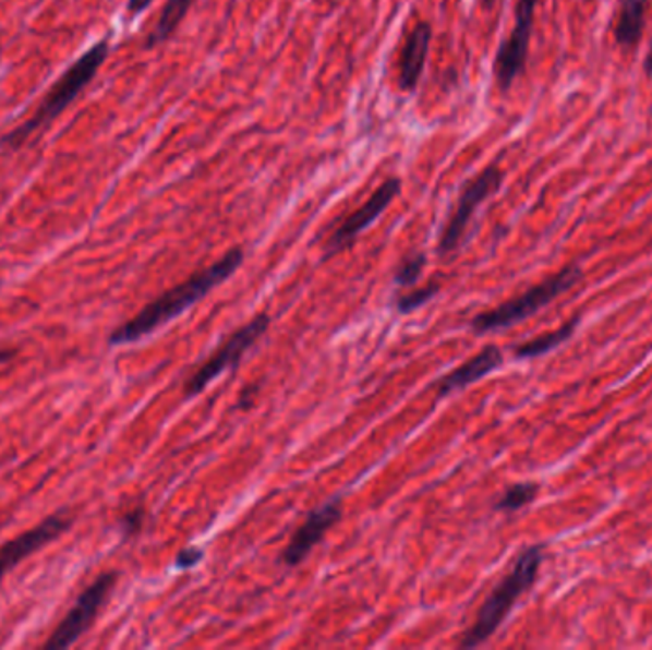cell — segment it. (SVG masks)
<instances>
[{"label":"cell","instance_id":"1","mask_svg":"<svg viewBox=\"0 0 652 650\" xmlns=\"http://www.w3.org/2000/svg\"><path fill=\"white\" fill-rule=\"evenodd\" d=\"M243 262L244 250L241 246L229 250L218 262L191 275L190 279L183 280L178 287L170 288L165 294L147 303L136 317L130 318L124 325L117 326L109 336V344L126 346L132 341L142 340L160 326L170 323L172 318L180 317L183 311L190 310L205 296L210 294L214 288L226 282L243 265Z\"/></svg>","mask_w":652,"mask_h":650},{"label":"cell","instance_id":"2","mask_svg":"<svg viewBox=\"0 0 652 650\" xmlns=\"http://www.w3.org/2000/svg\"><path fill=\"white\" fill-rule=\"evenodd\" d=\"M109 52H111L109 38H101L79 60L73 61L65 69V73L50 86V91L46 92L45 98L38 104L37 111L20 127H15L0 137V149L17 152L25 145H29L31 137L37 136L38 132L50 129V124L79 98V94L94 81V76L98 75L99 69L104 68V63L109 58Z\"/></svg>","mask_w":652,"mask_h":650},{"label":"cell","instance_id":"3","mask_svg":"<svg viewBox=\"0 0 652 650\" xmlns=\"http://www.w3.org/2000/svg\"><path fill=\"white\" fill-rule=\"evenodd\" d=\"M542 561H544V545H529L517 555L508 575L494 586L491 595L479 609L475 624L463 634L460 649H475L479 645L486 643L496 634V629L500 628L508 614L514 611L517 601L523 598L536 582Z\"/></svg>","mask_w":652,"mask_h":650},{"label":"cell","instance_id":"4","mask_svg":"<svg viewBox=\"0 0 652 650\" xmlns=\"http://www.w3.org/2000/svg\"><path fill=\"white\" fill-rule=\"evenodd\" d=\"M580 275H582L580 265L572 264L565 267L562 272L555 273L554 277L542 280L540 285L529 288L527 292L517 296L514 300L475 315L471 321V330L475 334L494 333V330H502V328L521 323L524 318L534 315L536 311L546 308L547 303L554 302L557 296L567 292L572 285H577Z\"/></svg>","mask_w":652,"mask_h":650},{"label":"cell","instance_id":"5","mask_svg":"<svg viewBox=\"0 0 652 650\" xmlns=\"http://www.w3.org/2000/svg\"><path fill=\"white\" fill-rule=\"evenodd\" d=\"M269 325H271V317L267 313H258L256 317L252 318L251 323H246L237 333L231 334L228 340L216 349V353L208 357L205 363L201 364L197 371L193 372L188 378L185 386H183L185 397L188 399L197 397L220 374L229 371V369H236L237 364L241 363L244 353L267 333Z\"/></svg>","mask_w":652,"mask_h":650},{"label":"cell","instance_id":"6","mask_svg":"<svg viewBox=\"0 0 652 650\" xmlns=\"http://www.w3.org/2000/svg\"><path fill=\"white\" fill-rule=\"evenodd\" d=\"M504 178H506V172L502 170L498 162H493L481 174L471 178L470 182H466L460 191V197L456 201L455 210L447 219V226L443 227L439 244H437L439 256L452 254L462 244L463 234L470 227L473 214L479 206L485 203L486 198L493 197L494 193L500 190Z\"/></svg>","mask_w":652,"mask_h":650},{"label":"cell","instance_id":"7","mask_svg":"<svg viewBox=\"0 0 652 650\" xmlns=\"http://www.w3.org/2000/svg\"><path fill=\"white\" fill-rule=\"evenodd\" d=\"M119 576L117 573H104L98 576L86 590L79 595L75 605L65 614V618L60 622V626L53 629L52 636L46 641L45 649H68L76 643L84 631L90 629L92 624L98 618L101 609L106 606L107 601L113 593Z\"/></svg>","mask_w":652,"mask_h":650},{"label":"cell","instance_id":"8","mask_svg":"<svg viewBox=\"0 0 652 650\" xmlns=\"http://www.w3.org/2000/svg\"><path fill=\"white\" fill-rule=\"evenodd\" d=\"M540 0H517L516 23L508 38L502 43L494 58V81L498 91L508 92L519 76L523 75L529 58L534 14Z\"/></svg>","mask_w":652,"mask_h":650},{"label":"cell","instance_id":"9","mask_svg":"<svg viewBox=\"0 0 652 650\" xmlns=\"http://www.w3.org/2000/svg\"><path fill=\"white\" fill-rule=\"evenodd\" d=\"M401 178H397V176H391L379 183L378 190L366 198V203L361 208H357L355 213L349 214L348 218L343 219L340 226L334 229L333 234L326 239L325 249H323L325 260L338 256L343 250L353 246L357 237L386 213L395 198L401 195Z\"/></svg>","mask_w":652,"mask_h":650},{"label":"cell","instance_id":"10","mask_svg":"<svg viewBox=\"0 0 652 650\" xmlns=\"http://www.w3.org/2000/svg\"><path fill=\"white\" fill-rule=\"evenodd\" d=\"M341 519V498L328 499L319 507H315L305 521L298 527L297 532L290 538L289 544L282 550L281 563L287 567H298L304 563L305 557L315 550L325 538L326 532L333 529Z\"/></svg>","mask_w":652,"mask_h":650},{"label":"cell","instance_id":"11","mask_svg":"<svg viewBox=\"0 0 652 650\" xmlns=\"http://www.w3.org/2000/svg\"><path fill=\"white\" fill-rule=\"evenodd\" d=\"M71 522L73 519L65 511H58V514L46 517L45 521L38 522L35 529L27 530L2 545L0 547V578H4L23 559H27L33 553H37L52 540L61 537L63 532H68L71 529Z\"/></svg>","mask_w":652,"mask_h":650},{"label":"cell","instance_id":"12","mask_svg":"<svg viewBox=\"0 0 652 650\" xmlns=\"http://www.w3.org/2000/svg\"><path fill=\"white\" fill-rule=\"evenodd\" d=\"M433 29L430 22H420L412 25L402 40L401 52H399V88L402 92H414L424 75L425 61L430 56L432 46Z\"/></svg>","mask_w":652,"mask_h":650},{"label":"cell","instance_id":"13","mask_svg":"<svg viewBox=\"0 0 652 650\" xmlns=\"http://www.w3.org/2000/svg\"><path fill=\"white\" fill-rule=\"evenodd\" d=\"M502 363H504V356H502L500 348L498 346H486L485 349L479 351L478 356L471 357L468 363L460 364L458 369L448 372L447 376H443L437 382V386H435L437 399H443L447 395L466 389L479 380L485 378L486 374L500 369Z\"/></svg>","mask_w":652,"mask_h":650},{"label":"cell","instance_id":"14","mask_svg":"<svg viewBox=\"0 0 652 650\" xmlns=\"http://www.w3.org/2000/svg\"><path fill=\"white\" fill-rule=\"evenodd\" d=\"M647 8L649 0H620L618 15H616V45L631 50L638 45L647 25Z\"/></svg>","mask_w":652,"mask_h":650},{"label":"cell","instance_id":"15","mask_svg":"<svg viewBox=\"0 0 652 650\" xmlns=\"http://www.w3.org/2000/svg\"><path fill=\"white\" fill-rule=\"evenodd\" d=\"M193 4L195 0H167V4L160 10L159 20L145 38L144 50L159 48L174 37L176 31L180 29Z\"/></svg>","mask_w":652,"mask_h":650},{"label":"cell","instance_id":"16","mask_svg":"<svg viewBox=\"0 0 652 650\" xmlns=\"http://www.w3.org/2000/svg\"><path fill=\"white\" fill-rule=\"evenodd\" d=\"M578 323H580V318H570L569 323H565L554 333L542 334L534 340L524 341L521 346H517L514 356L517 359H536V357L546 356L547 351H552L557 346H562L563 341L569 340L577 330Z\"/></svg>","mask_w":652,"mask_h":650},{"label":"cell","instance_id":"17","mask_svg":"<svg viewBox=\"0 0 652 650\" xmlns=\"http://www.w3.org/2000/svg\"><path fill=\"white\" fill-rule=\"evenodd\" d=\"M539 484L536 483H519L509 486L508 491L502 494L500 499L496 502V509L498 511H517L521 507L532 504L536 496H539Z\"/></svg>","mask_w":652,"mask_h":650},{"label":"cell","instance_id":"18","mask_svg":"<svg viewBox=\"0 0 652 650\" xmlns=\"http://www.w3.org/2000/svg\"><path fill=\"white\" fill-rule=\"evenodd\" d=\"M425 264H427V257H425L424 252H414L410 256L402 257L401 264L397 265V269H395V285L397 287L416 285L418 279L424 273Z\"/></svg>","mask_w":652,"mask_h":650},{"label":"cell","instance_id":"19","mask_svg":"<svg viewBox=\"0 0 652 650\" xmlns=\"http://www.w3.org/2000/svg\"><path fill=\"white\" fill-rule=\"evenodd\" d=\"M440 285L432 282L427 287L418 288L412 290L409 294L397 296L395 300V308L401 313V315H409L412 311H416L418 308H422L425 303L433 300L435 296L439 294Z\"/></svg>","mask_w":652,"mask_h":650},{"label":"cell","instance_id":"20","mask_svg":"<svg viewBox=\"0 0 652 650\" xmlns=\"http://www.w3.org/2000/svg\"><path fill=\"white\" fill-rule=\"evenodd\" d=\"M145 509L144 507H134L122 515L121 530L124 537H136L140 530L144 529Z\"/></svg>","mask_w":652,"mask_h":650},{"label":"cell","instance_id":"21","mask_svg":"<svg viewBox=\"0 0 652 650\" xmlns=\"http://www.w3.org/2000/svg\"><path fill=\"white\" fill-rule=\"evenodd\" d=\"M203 555H205V553H203V550H198V547H193V545H191V547H185V550H182V552L176 555V567H195V565H198L201 559H203Z\"/></svg>","mask_w":652,"mask_h":650},{"label":"cell","instance_id":"22","mask_svg":"<svg viewBox=\"0 0 652 650\" xmlns=\"http://www.w3.org/2000/svg\"><path fill=\"white\" fill-rule=\"evenodd\" d=\"M259 384L256 386L246 387L241 397H239V401H237V409L241 410H249L252 407V402L256 399V395H258Z\"/></svg>","mask_w":652,"mask_h":650},{"label":"cell","instance_id":"23","mask_svg":"<svg viewBox=\"0 0 652 650\" xmlns=\"http://www.w3.org/2000/svg\"><path fill=\"white\" fill-rule=\"evenodd\" d=\"M152 2L153 0H129L126 2V12H129L130 17H136V15L142 14L147 8L152 7Z\"/></svg>","mask_w":652,"mask_h":650},{"label":"cell","instance_id":"24","mask_svg":"<svg viewBox=\"0 0 652 650\" xmlns=\"http://www.w3.org/2000/svg\"><path fill=\"white\" fill-rule=\"evenodd\" d=\"M645 73H647V75L652 76V48H651V50H649V53H647Z\"/></svg>","mask_w":652,"mask_h":650},{"label":"cell","instance_id":"25","mask_svg":"<svg viewBox=\"0 0 652 650\" xmlns=\"http://www.w3.org/2000/svg\"><path fill=\"white\" fill-rule=\"evenodd\" d=\"M494 4H496V0H481V7L486 8V10L493 8Z\"/></svg>","mask_w":652,"mask_h":650}]
</instances>
